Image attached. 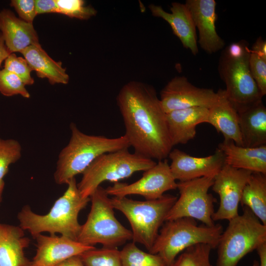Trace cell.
Returning a JSON list of instances; mask_svg holds the SVG:
<instances>
[{
	"label": "cell",
	"mask_w": 266,
	"mask_h": 266,
	"mask_svg": "<svg viewBox=\"0 0 266 266\" xmlns=\"http://www.w3.org/2000/svg\"><path fill=\"white\" fill-rule=\"evenodd\" d=\"M117 102L125 126L124 135L134 153L158 161L168 157L173 147L166 113L155 90L131 81L121 89Z\"/></svg>",
	"instance_id": "6da1fadb"
},
{
	"label": "cell",
	"mask_w": 266,
	"mask_h": 266,
	"mask_svg": "<svg viewBox=\"0 0 266 266\" xmlns=\"http://www.w3.org/2000/svg\"><path fill=\"white\" fill-rule=\"evenodd\" d=\"M67 188L45 215L33 212L28 205L18 214L20 227L28 231L34 238L43 232L51 235L59 233L77 240L81 225L78 222L79 212L87 206L90 198H83L80 193L75 177L66 184Z\"/></svg>",
	"instance_id": "7a4b0ae2"
},
{
	"label": "cell",
	"mask_w": 266,
	"mask_h": 266,
	"mask_svg": "<svg viewBox=\"0 0 266 266\" xmlns=\"http://www.w3.org/2000/svg\"><path fill=\"white\" fill-rule=\"evenodd\" d=\"M70 139L59 155L54 174L55 181L59 185L67 184L76 175L82 174L100 155L130 147L124 135L115 138L89 135L82 132L74 123L70 124Z\"/></svg>",
	"instance_id": "3957f363"
},
{
	"label": "cell",
	"mask_w": 266,
	"mask_h": 266,
	"mask_svg": "<svg viewBox=\"0 0 266 266\" xmlns=\"http://www.w3.org/2000/svg\"><path fill=\"white\" fill-rule=\"evenodd\" d=\"M250 54L248 42L242 40L226 47L219 60L218 71L227 98L237 112L263 97L250 72Z\"/></svg>",
	"instance_id": "277c9868"
},
{
	"label": "cell",
	"mask_w": 266,
	"mask_h": 266,
	"mask_svg": "<svg viewBox=\"0 0 266 266\" xmlns=\"http://www.w3.org/2000/svg\"><path fill=\"white\" fill-rule=\"evenodd\" d=\"M149 253L158 254L167 266L186 249L198 244L217 247L223 232L220 224L198 226L196 220L184 217L165 221Z\"/></svg>",
	"instance_id": "5b68a950"
},
{
	"label": "cell",
	"mask_w": 266,
	"mask_h": 266,
	"mask_svg": "<svg viewBox=\"0 0 266 266\" xmlns=\"http://www.w3.org/2000/svg\"><path fill=\"white\" fill-rule=\"evenodd\" d=\"M177 199L174 195L164 194L152 200L140 201L127 197H113L110 201L114 209L121 211L128 220L133 242L143 245L149 252Z\"/></svg>",
	"instance_id": "8992f818"
},
{
	"label": "cell",
	"mask_w": 266,
	"mask_h": 266,
	"mask_svg": "<svg viewBox=\"0 0 266 266\" xmlns=\"http://www.w3.org/2000/svg\"><path fill=\"white\" fill-rule=\"evenodd\" d=\"M91 207L77 241L88 246L100 244L105 247L117 248L132 240L131 231L116 218L114 208L105 189L100 186L90 197Z\"/></svg>",
	"instance_id": "52a82bcc"
},
{
	"label": "cell",
	"mask_w": 266,
	"mask_h": 266,
	"mask_svg": "<svg viewBox=\"0 0 266 266\" xmlns=\"http://www.w3.org/2000/svg\"><path fill=\"white\" fill-rule=\"evenodd\" d=\"M229 221L217 246L216 266H236L247 254L266 243V225L246 206Z\"/></svg>",
	"instance_id": "ba28073f"
},
{
	"label": "cell",
	"mask_w": 266,
	"mask_h": 266,
	"mask_svg": "<svg viewBox=\"0 0 266 266\" xmlns=\"http://www.w3.org/2000/svg\"><path fill=\"white\" fill-rule=\"evenodd\" d=\"M156 162L128 148L103 154L97 157L82 173L77 187L83 198H89L104 181L117 182L136 172L145 171Z\"/></svg>",
	"instance_id": "9c48e42d"
},
{
	"label": "cell",
	"mask_w": 266,
	"mask_h": 266,
	"mask_svg": "<svg viewBox=\"0 0 266 266\" xmlns=\"http://www.w3.org/2000/svg\"><path fill=\"white\" fill-rule=\"evenodd\" d=\"M213 177H201L177 183L179 197L168 212L165 221L189 217L207 226L215 225L212 216L216 199L209 190Z\"/></svg>",
	"instance_id": "30bf717a"
},
{
	"label": "cell",
	"mask_w": 266,
	"mask_h": 266,
	"mask_svg": "<svg viewBox=\"0 0 266 266\" xmlns=\"http://www.w3.org/2000/svg\"><path fill=\"white\" fill-rule=\"evenodd\" d=\"M177 183L171 172L167 160L158 161L151 168L144 171L142 176L136 181L127 184L115 182L105 191L108 196L124 197L138 195L146 200L162 197L166 191L176 189Z\"/></svg>",
	"instance_id": "8fae6325"
},
{
	"label": "cell",
	"mask_w": 266,
	"mask_h": 266,
	"mask_svg": "<svg viewBox=\"0 0 266 266\" xmlns=\"http://www.w3.org/2000/svg\"><path fill=\"white\" fill-rule=\"evenodd\" d=\"M252 172L225 164L214 177L212 190L219 195L220 203L212 216L214 221L230 220L239 215L243 189Z\"/></svg>",
	"instance_id": "7c38bea8"
},
{
	"label": "cell",
	"mask_w": 266,
	"mask_h": 266,
	"mask_svg": "<svg viewBox=\"0 0 266 266\" xmlns=\"http://www.w3.org/2000/svg\"><path fill=\"white\" fill-rule=\"evenodd\" d=\"M219 91L199 88L190 83L185 76H176L170 80L160 93V100L166 113L193 107L208 109L218 100Z\"/></svg>",
	"instance_id": "4fadbf2b"
},
{
	"label": "cell",
	"mask_w": 266,
	"mask_h": 266,
	"mask_svg": "<svg viewBox=\"0 0 266 266\" xmlns=\"http://www.w3.org/2000/svg\"><path fill=\"white\" fill-rule=\"evenodd\" d=\"M168 157L174 179L184 182L201 177H214L225 164L223 152L218 148L204 157L191 156L178 149L171 150Z\"/></svg>",
	"instance_id": "5bb4252c"
},
{
	"label": "cell",
	"mask_w": 266,
	"mask_h": 266,
	"mask_svg": "<svg viewBox=\"0 0 266 266\" xmlns=\"http://www.w3.org/2000/svg\"><path fill=\"white\" fill-rule=\"evenodd\" d=\"M36 252L30 266H55L73 256L79 255L95 247L56 234L37 235Z\"/></svg>",
	"instance_id": "9a60e30c"
},
{
	"label": "cell",
	"mask_w": 266,
	"mask_h": 266,
	"mask_svg": "<svg viewBox=\"0 0 266 266\" xmlns=\"http://www.w3.org/2000/svg\"><path fill=\"white\" fill-rule=\"evenodd\" d=\"M185 4L191 13L196 28L198 30V42L200 47L208 54L222 49L225 43L218 34L215 28L217 19L216 1L187 0Z\"/></svg>",
	"instance_id": "2e32d148"
},
{
	"label": "cell",
	"mask_w": 266,
	"mask_h": 266,
	"mask_svg": "<svg viewBox=\"0 0 266 266\" xmlns=\"http://www.w3.org/2000/svg\"><path fill=\"white\" fill-rule=\"evenodd\" d=\"M152 14L161 18L170 26L174 34L180 39L183 46L196 55L199 52L196 28L191 13L185 4L174 2L171 4L170 13L159 5H149Z\"/></svg>",
	"instance_id": "e0dca14e"
},
{
	"label": "cell",
	"mask_w": 266,
	"mask_h": 266,
	"mask_svg": "<svg viewBox=\"0 0 266 266\" xmlns=\"http://www.w3.org/2000/svg\"><path fill=\"white\" fill-rule=\"evenodd\" d=\"M0 33L11 53H21L27 47L39 43L33 24L21 20L8 9L0 10Z\"/></svg>",
	"instance_id": "ac0fdd59"
},
{
	"label": "cell",
	"mask_w": 266,
	"mask_h": 266,
	"mask_svg": "<svg viewBox=\"0 0 266 266\" xmlns=\"http://www.w3.org/2000/svg\"><path fill=\"white\" fill-rule=\"evenodd\" d=\"M208 109L193 107L166 113L167 127L172 147L185 144L193 139L197 126L206 123Z\"/></svg>",
	"instance_id": "d6986e66"
},
{
	"label": "cell",
	"mask_w": 266,
	"mask_h": 266,
	"mask_svg": "<svg viewBox=\"0 0 266 266\" xmlns=\"http://www.w3.org/2000/svg\"><path fill=\"white\" fill-rule=\"evenodd\" d=\"M218 91L219 99L208 109L206 123L221 133L224 140H232L236 145L243 146L238 113L227 99L225 90L219 89Z\"/></svg>",
	"instance_id": "ffe728a7"
},
{
	"label": "cell",
	"mask_w": 266,
	"mask_h": 266,
	"mask_svg": "<svg viewBox=\"0 0 266 266\" xmlns=\"http://www.w3.org/2000/svg\"><path fill=\"white\" fill-rule=\"evenodd\" d=\"M225 157V164L233 167L266 174V145L249 148L224 140L218 145Z\"/></svg>",
	"instance_id": "44dd1931"
},
{
	"label": "cell",
	"mask_w": 266,
	"mask_h": 266,
	"mask_svg": "<svg viewBox=\"0 0 266 266\" xmlns=\"http://www.w3.org/2000/svg\"><path fill=\"white\" fill-rule=\"evenodd\" d=\"M30 241L20 227L0 224V266H30L24 252Z\"/></svg>",
	"instance_id": "7402d4cb"
},
{
	"label": "cell",
	"mask_w": 266,
	"mask_h": 266,
	"mask_svg": "<svg viewBox=\"0 0 266 266\" xmlns=\"http://www.w3.org/2000/svg\"><path fill=\"white\" fill-rule=\"evenodd\" d=\"M237 113L243 146L266 145V107L262 100Z\"/></svg>",
	"instance_id": "603a6c76"
},
{
	"label": "cell",
	"mask_w": 266,
	"mask_h": 266,
	"mask_svg": "<svg viewBox=\"0 0 266 266\" xmlns=\"http://www.w3.org/2000/svg\"><path fill=\"white\" fill-rule=\"evenodd\" d=\"M21 53L38 77L47 79L51 85L68 83L69 77L62 62L52 59L39 43L27 47Z\"/></svg>",
	"instance_id": "cb8c5ba5"
},
{
	"label": "cell",
	"mask_w": 266,
	"mask_h": 266,
	"mask_svg": "<svg viewBox=\"0 0 266 266\" xmlns=\"http://www.w3.org/2000/svg\"><path fill=\"white\" fill-rule=\"evenodd\" d=\"M240 203L266 225V174L252 173L243 189Z\"/></svg>",
	"instance_id": "d4e9b609"
},
{
	"label": "cell",
	"mask_w": 266,
	"mask_h": 266,
	"mask_svg": "<svg viewBox=\"0 0 266 266\" xmlns=\"http://www.w3.org/2000/svg\"><path fill=\"white\" fill-rule=\"evenodd\" d=\"M120 256L122 266H167L160 255L145 252L133 242L124 247Z\"/></svg>",
	"instance_id": "484cf974"
},
{
	"label": "cell",
	"mask_w": 266,
	"mask_h": 266,
	"mask_svg": "<svg viewBox=\"0 0 266 266\" xmlns=\"http://www.w3.org/2000/svg\"><path fill=\"white\" fill-rule=\"evenodd\" d=\"M85 266H122L117 248L96 247L79 255Z\"/></svg>",
	"instance_id": "4316f807"
},
{
	"label": "cell",
	"mask_w": 266,
	"mask_h": 266,
	"mask_svg": "<svg viewBox=\"0 0 266 266\" xmlns=\"http://www.w3.org/2000/svg\"><path fill=\"white\" fill-rule=\"evenodd\" d=\"M212 248L198 244L186 249L167 266H211L210 261Z\"/></svg>",
	"instance_id": "83f0119b"
},
{
	"label": "cell",
	"mask_w": 266,
	"mask_h": 266,
	"mask_svg": "<svg viewBox=\"0 0 266 266\" xmlns=\"http://www.w3.org/2000/svg\"><path fill=\"white\" fill-rule=\"evenodd\" d=\"M21 156L22 147L18 140L0 137V180L8 172L9 166L18 161Z\"/></svg>",
	"instance_id": "f1b7e54d"
},
{
	"label": "cell",
	"mask_w": 266,
	"mask_h": 266,
	"mask_svg": "<svg viewBox=\"0 0 266 266\" xmlns=\"http://www.w3.org/2000/svg\"><path fill=\"white\" fill-rule=\"evenodd\" d=\"M57 13L70 18L86 20L95 15L96 10L91 6L86 5L82 0H55Z\"/></svg>",
	"instance_id": "f546056e"
},
{
	"label": "cell",
	"mask_w": 266,
	"mask_h": 266,
	"mask_svg": "<svg viewBox=\"0 0 266 266\" xmlns=\"http://www.w3.org/2000/svg\"><path fill=\"white\" fill-rule=\"evenodd\" d=\"M25 84L15 74L5 68L0 69V93L6 97L19 95L30 98Z\"/></svg>",
	"instance_id": "4dcf8cb0"
},
{
	"label": "cell",
	"mask_w": 266,
	"mask_h": 266,
	"mask_svg": "<svg viewBox=\"0 0 266 266\" xmlns=\"http://www.w3.org/2000/svg\"><path fill=\"white\" fill-rule=\"evenodd\" d=\"M3 67L18 76L25 85H32L34 83V79L31 76L33 70L24 58L11 53L4 61Z\"/></svg>",
	"instance_id": "1f68e13d"
},
{
	"label": "cell",
	"mask_w": 266,
	"mask_h": 266,
	"mask_svg": "<svg viewBox=\"0 0 266 266\" xmlns=\"http://www.w3.org/2000/svg\"><path fill=\"white\" fill-rule=\"evenodd\" d=\"M249 68L253 78L264 97L266 94V59L250 52Z\"/></svg>",
	"instance_id": "d6a6232c"
},
{
	"label": "cell",
	"mask_w": 266,
	"mask_h": 266,
	"mask_svg": "<svg viewBox=\"0 0 266 266\" xmlns=\"http://www.w3.org/2000/svg\"><path fill=\"white\" fill-rule=\"evenodd\" d=\"M10 5L14 8L20 19L27 23L33 24L37 15L35 0H12Z\"/></svg>",
	"instance_id": "836d02e7"
},
{
	"label": "cell",
	"mask_w": 266,
	"mask_h": 266,
	"mask_svg": "<svg viewBox=\"0 0 266 266\" xmlns=\"http://www.w3.org/2000/svg\"><path fill=\"white\" fill-rule=\"evenodd\" d=\"M35 7L37 15L57 12L55 0H35Z\"/></svg>",
	"instance_id": "e575fe53"
},
{
	"label": "cell",
	"mask_w": 266,
	"mask_h": 266,
	"mask_svg": "<svg viewBox=\"0 0 266 266\" xmlns=\"http://www.w3.org/2000/svg\"><path fill=\"white\" fill-rule=\"evenodd\" d=\"M250 52L266 59V42L262 37H258L250 49Z\"/></svg>",
	"instance_id": "d590c367"
},
{
	"label": "cell",
	"mask_w": 266,
	"mask_h": 266,
	"mask_svg": "<svg viewBox=\"0 0 266 266\" xmlns=\"http://www.w3.org/2000/svg\"><path fill=\"white\" fill-rule=\"evenodd\" d=\"M55 266H85L79 255L70 257Z\"/></svg>",
	"instance_id": "8d00e7d4"
},
{
	"label": "cell",
	"mask_w": 266,
	"mask_h": 266,
	"mask_svg": "<svg viewBox=\"0 0 266 266\" xmlns=\"http://www.w3.org/2000/svg\"><path fill=\"white\" fill-rule=\"evenodd\" d=\"M11 53L6 47L3 37L0 33V67L2 63L6 60V59Z\"/></svg>",
	"instance_id": "74e56055"
},
{
	"label": "cell",
	"mask_w": 266,
	"mask_h": 266,
	"mask_svg": "<svg viewBox=\"0 0 266 266\" xmlns=\"http://www.w3.org/2000/svg\"><path fill=\"white\" fill-rule=\"evenodd\" d=\"M256 250L260 259L259 266H266V243L261 245Z\"/></svg>",
	"instance_id": "f35d334b"
},
{
	"label": "cell",
	"mask_w": 266,
	"mask_h": 266,
	"mask_svg": "<svg viewBox=\"0 0 266 266\" xmlns=\"http://www.w3.org/2000/svg\"><path fill=\"white\" fill-rule=\"evenodd\" d=\"M4 187V182L3 180H0V203L2 200V194Z\"/></svg>",
	"instance_id": "ab89813d"
},
{
	"label": "cell",
	"mask_w": 266,
	"mask_h": 266,
	"mask_svg": "<svg viewBox=\"0 0 266 266\" xmlns=\"http://www.w3.org/2000/svg\"><path fill=\"white\" fill-rule=\"evenodd\" d=\"M252 266H259V262L257 260H255L253 262Z\"/></svg>",
	"instance_id": "60d3db41"
}]
</instances>
